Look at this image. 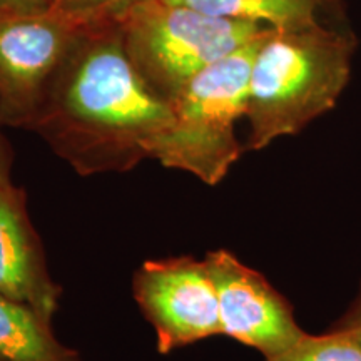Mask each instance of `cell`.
Here are the masks:
<instances>
[{
  "mask_svg": "<svg viewBox=\"0 0 361 361\" xmlns=\"http://www.w3.org/2000/svg\"><path fill=\"white\" fill-rule=\"evenodd\" d=\"M173 123L171 102L146 84L119 24L92 25L54 78L30 130L80 176L128 173Z\"/></svg>",
  "mask_w": 361,
  "mask_h": 361,
  "instance_id": "obj_1",
  "label": "cell"
},
{
  "mask_svg": "<svg viewBox=\"0 0 361 361\" xmlns=\"http://www.w3.org/2000/svg\"><path fill=\"white\" fill-rule=\"evenodd\" d=\"M356 40L322 24L271 29L251 66L246 151L295 135L335 109L348 85Z\"/></svg>",
  "mask_w": 361,
  "mask_h": 361,
  "instance_id": "obj_2",
  "label": "cell"
},
{
  "mask_svg": "<svg viewBox=\"0 0 361 361\" xmlns=\"http://www.w3.org/2000/svg\"><path fill=\"white\" fill-rule=\"evenodd\" d=\"M266 34L189 80L171 101L173 123L149 146V159L196 176L207 186L228 176L245 151L236 123L246 116L251 66Z\"/></svg>",
  "mask_w": 361,
  "mask_h": 361,
  "instance_id": "obj_3",
  "label": "cell"
},
{
  "mask_svg": "<svg viewBox=\"0 0 361 361\" xmlns=\"http://www.w3.org/2000/svg\"><path fill=\"white\" fill-rule=\"evenodd\" d=\"M119 25L135 71L168 102L200 72L271 29L259 22L206 16L169 0L135 4Z\"/></svg>",
  "mask_w": 361,
  "mask_h": 361,
  "instance_id": "obj_4",
  "label": "cell"
},
{
  "mask_svg": "<svg viewBox=\"0 0 361 361\" xmlns=\"http://www.w3.org/2000/svg\"><path fill=\"white\" fill-rule=\"evenodd\" d=\"M84 22L57 11L0 13V123L30 130Z\"/></svg>",
  "mask_w": 361,
  "mask_h": 361,
  "instance_id": "obj_5",
  "label": "cell"
},
{
  "mask_svg": "<svg viewBox=\"0 0 361 361\" xmlns=\"http://www.w3.org/2000/svg\"><path fill=\"white\" fill-rule=\"evenodd\" d=\"M133 291L154 328L162 355L223 335L218 293L204 259L178 256L146 261L135 271Z\"/></svg>",
  "mask_w": 361,
  "mask_h": 361,
  "instance_id": "obj_6",
  "label": "cell"
},
{
  "mask_svg": "<svg viewBox=\"0 0 361 361\" xmlns=\"http://www.w3.org/2000/svg\"><path fill=\"white\" fill-rule=\"evenodd\" d=\"M204 261L218 293L223 335L258 350L264 358L281 353L305 335L291 306L263 274L226 250L207 252Z\"/></svg>",
  "mask_w": 361,
  "mask_h": 361,
  "instance_id": "obj_7",
  "label": "cell"
},
{
  "mask_svg": "<svg viewBox=\"0 0 361 361\" xmlns=\"http://www.w3.org/2000/svg\"><path fill=\"white\" fill-rule=\"evenodd\" d=\"M61 293L30 223L25 191L11 180L0 186V295L29 305L52 323Z\"/></svg>",
  "mask_w": 361,
  "mask_h": 361,
  "instance_id": "obj_8",
  "label": "cell"
},
{
  "mask_svg": "<svg viewBox=\"0 0 361 361\" xmlns=\"http://www.w3.org/2000/svg\"><path fill=\"white\" fill-rule=\"evenodd\" d=\"M0 361H80L35 310L0 295Z\"/></svg>",
  "mask_w": 361,
  "mask_h": 361,
  "instance_id": "obj_9",
  "label": "cell"
},
{
  "mask_svg": "<svg viewBox=\"0 0 361 361\" xmlns=\"http://www.w3.org/2000/svg\"><path fill=\"white\" fill-rule=\"evenodd\" d=\"M219 19L252 20L273 29H301L319 24V8L331 0H169Z\"/></svg>",
  "mask_w": 361,
  "mask_h": 361,
  "instance_id": "obj_10",
  "label": "cell"
},
{
  "mask_svg": "<svg viewBox=\"0 0 361 361\" xmlns=\"http://www.w3.org/2000/svg\"><path fill=\"white\" fill-rule=\"evenodd\" d=\"M266 361H361V346L336 328L328 335L305 333L295 345Z\"/></svg>",
  "mask_w": 361,
  "mask_h": 361,
  "instance_id": "obj_11",
  "label": "cell"
},
{
  "mask_svg": "<svg viewBox=\"0 0 361 361\" xmlns=\"http://www.w3.org/2000/svg\"><path fill=\"white\" fill-rule=\"evenodd\" d=\"M142 0H57L54 11L79 19L87 25L119 24V20Z\"/></svg>",
  "mask_w": 361,
  "mask_h": 361,
  "instance_id": "obj_12",
  "label": "cell"
},
{
  "mask_svg": "<svg viewBox=\"0 0 361 361\" xmlns=\"http://www.w3.org/2000/svg\"><path fill=\"white\" fill-rule=\"evenodd\" d=\"M57 0H0V13H39L54 11Z\"/></svg>",
  "mask_w": 361,
  "mask_h": 361,
  "instance_id": "obj_13",
  "label": "cell"
},
{
  "mask_svg": "<svg viewBox=\"0 0 361 361\" xmlns=\"http://www.w3.org/2000/svg\"><path fill=\"white\" fill-rule=\"evenodd\" d=\"M338 329L348 333V335L361 346V290L353 306H351L348 313L343 318V322L338 324Z\"/></svg>",
  "mask_w": 361,
  "mask_h": 361,
  "instance_id": "obj_14",
  "label": "cell"
},
{
  "mask_svg": "<svg viewBox=\"0 0 361 361\" xmlns=\"http://www.w3.org/2000/svg\"><path fill=\"white\" fill-rule=\"evenodd\" d=\"M4 126L0 123V186L11 183L12 166H13V149L11 141L4 133Z\"/></svg>",
  "mask_w": 361,
  "mask_h": 361,
  "instance_id": "obj_15",
  "label": "cell"
},
{
  "mask_svg": "<svg viewBox=\"0 0 361 361\" xmlns=\"http://www.w3.org/2000/svg\"><path fill=\"white\" fill-rule=\"evenodd\" d=\"M331 2H335V4H338V2H340V0H331Z\"/></svg>",
  "mask_w": 361,
  "mask_h": 361,
  "instance_id": "obj_16",
  "label": "cell"
}]
</instances>
